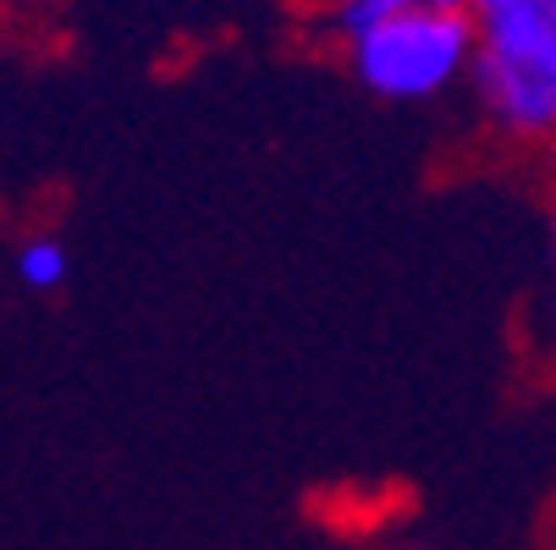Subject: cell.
Here are the masks:
<instances>
[{
  "instance_id": "2",
  "label": "cell",
  "mask_w": 556,
  "mask_h": 550,
  "mask_svg": "<svg viewBox=\"0 0 556 550\" xmlns=\"http://www.w3.org/2000/svg\"><path fill=\"white\" fill-rule=\"evenodd\" d=\"M473 55H480V12H441V7H419L348 44L353 77L375 100L391 105L441 100L446 89L468 84Z\"/></svg>"
},
{
  "instance_id": "4",
  "label": "cell",
  "mask_w": 556,
  "mask_h": 550,
  "mask_svg": "<svg viewBox=\"0 0 556 550\" xmlns=\"http://www.w3.org/2000/svg\"><path fill=\"white\" fill-rule=\"evenodd\" d=\"M72 259H66V243L61 238H28L17 254H12V276L28 286V292H55L66 281Z\"/></svg>"
},
{
  "instance_id": "1",
  "label": "cell",
  "mask_w": 556,
  "mask_h": 550,
  "mask_svg": "<svg viewBox=\"0 0 556 550\" xmlns=\"http://www.w3.org/2000/svg\"><path fill=\"white\" fill-rule=\"evenodd\" d=\"M468 89L513 143H556V0H518L480 17Z\"/></svg>"
},
{
  "instance_id": "3",
  "label": "cell",
  "mask_w": 556,
  "mask_h": 550,
  "mask_svg": "<svg viewBox=\"0 0 556 550\" xmlns=\"http://www.w3.org/2000/svg\"><path fill=\"white\" fill-rule=\"evenodd\" d=\"M419 7H430V0H326V34L348 50L353 39H364V34L396 23V17H408Z\"/></svg>"
},
{
  "instance_id": "5",
  "label": "cell",
  "mask_w": 556,
  "mask_h": 550,
  "mask_svg": "<svg viewBox=\"0 0 556 550\" xmlns=\"http://www.w3.org/2000/svg\"><path fill=\"white\" fill-rule=\"evenodd\" d=\"M502 7H518V0H473V12H480V17L485 12H502Z\"/></svg>"
},
{
  "instance_id": "6",
  "label": "cell",
  "mask_w": 556,
  "mask_h": 550,
  "mask_svg": "<svg viewBox=\"0 0 556 550\" xmlns=\"http://www.w3.org/2000/svg\"><path fill=\"white\" fill-rule=\"evenodd\" d=\"M551 248H556V215H551Z\"/></svg>"
}]
</instances>
